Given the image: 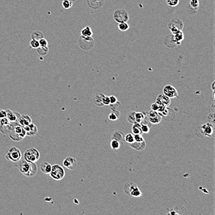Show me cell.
Masks as SVG:
<instances>
[{
	"mask_svg": "<svg viewBox=\"0 0 215 215\" xmlns=\"http://www.w3.org/2000/svg\"><path fill=\"white\" fill-rule=\"evenodd\" d=\"M14 165L19 171L27 177H34L37 173V165L35 162H30L22 159L14 162Z\"/></svg>",
	"mask_w": 215,
	"mask_h": 215,
	"instance_id": "1",
	"label": "cell"
},
{
	"mask_svg": "<svg viewBox=\"0 0 215 215\" xmlns=\"http://www.w3.org/2000/svg\"><path fill=\"white\" fill-rule=\"evenodd\" d=\"M8 135L12 140L19 141L25 138L26 136V132L24 127H22L17 122L13 123V128L8 133Z\"/></svg>",
	"mask_w": 215,
	"mask_h": 215,
	"instance_id": "2",
	"label": "cell"
},
{
	"mask_svg": "<svg viewBox=\"0 0 215 215\" xmlns=\"http://www.w3.org/2000/svg\"><path fill=\"white\" fill-rule=\"evenodd\" d=\"M49 174L53 179L60 180L65 176V171L59 164H54L52 167V170Z\"/></svg>",
	"mask_w": 215,
	"mask_h": 215,
	"instance_id": "3",
	"label": "cell"
},
{
	"mask_svg": "<svg viewBox=\"0 0 215 215\" xmlns=\"http://www.w3.org/2000/svg\"><path fill=\"white\" fill-rule=\"evenodd\" d=\"M79 44L83 50L88 51L92 49L95 46V40L92 37L81 36L79 39Z\"/></svg>",
	"mask_w": 215,
	"mask_h": 215,
	"instance_id": "4",
	"label": "cell"
},
{
	"mask_svg": "<svg viewBox=\"0 0 215 215\" xmlns=\"http://www.w3.org/2000/svg\"><path fill=\"white\" fill-rule=\"evenodd\" d=\"M22 157L21 151L16 147H11L6 151V158L11 162H17L22 159Z\"/></svg>",
	"mask_w": 215,
	"mask_h": 215,
	"instance_id": "5",
	"label": "cell"
},
{
	"mask_svg": "<svg viewBox=\"0 0 215 215\" xmlns=\"http://www.w3.org/2000/svg\"><path fill=\"white\" fill-rule=\"evenodd\" d=\"M168 28L174 35L177 32L182 31L184 28V23L179 18H173L168 23Z\"/></svg>",
	"mask_w": 215,
	"mask_h": 215,
	"instance_id": "6",
	"label": "cell"
},
{
	"mask_svg": "<svg viewBox=\"0 0 215 215\" xmlns=\"http://www.w3.org/2000/svg\"><path fill=\"white\" fill-rule=\"evenodd\" d=\"M40 157V154L39 151L34 148H31L25 151L24 154H23L24 159L30 162H36L37 161H38Z\"/></svg>",
	"mask_w": 215,
	"mask_h": 215,
	"instance_id": "7",
	"label": "cell"
},
{
	"mask_svg": "<svg viewBox=\"0 0 215 215\" xmlns=\"http://www.w3.org/2000/svg\"><path fill=\"white\" fill-rule=\"evenodd\" d=\"M113 19L117 23L127 22L129 19V14L127 11L123 9H118L114 11Z\"/></svg>",
	"mask_w": 215,
	"mask_h": 215,
	"instance_id": "8",
	"label": "cell"
},
{
	"mask_svg": "<svg viewBox=\"0 0 215 215\" xmlns=\"http://www.w3.org/2000/svg\"><path fill=\"white\" fill-rule=\"evenodd\" d=\"M163 94L171 98L178 97V92L176 89L172 85H166L163 88Z\"/></svg>",
	"mask_w": 215,
	"mask_h": 215,
	"instance_id": "9",
	"label": "cell"
},
{
	"mask_svg": "<svg viewBox=\"0 0 215 215\" xmlns=\"http://www.w3.org/2000/svg\"><path fill=\"white\" fill-rule=\"evenodd\" d=\"M63 164L66 168L69 170H73L77 165V161L74 158L69 156L64 159Z\"/></svg>",
	"mask_w": 215,
	"mask_h": 215,
	"instance_id": "10",
	"label": "cell"
},
{
	"mask_svg": "<svg viewBox=\"0 0 215 215\" xmlns=\"http://www.w3.org/2000/svg\"><path fill=\"white\" fill-rule=\"evenodd\" d=\"M88 6L95 10L101 9L104 5V0H87Z\"/></svg>",
	"mask_w": 215,
	"mask_h": 215,
	"instance_id": "11",
	"label": "cell"
},
{
	"mask_svg": "<svg viewBox=\"0 0 215 215\" xmlns=\"http://www.w3.org/2000/svg\"><path fill=\"white\" fill-rule=\"evenodd\" d=\"M17 122L22 127H25L32 123V119L28 115H20Z\"/></svg>",
	"mask_w": 215,
	"mask_h": 215,
	"instance_id": "12",
	"label": "cell"
},
{
	"mask_svg": "<svg viewBox=\"0 0 215 215\" xmlns=\"http://www.w3.org/2000/svg\"><path fill=\"white\" fill-rule=\"evenodd\" d=\"M129 146L136 151H140L144 150L146 147V141H143L141 142H137V141H134L132 143L129 144Z\"/></svg>",
	"mask_w": 215,
	"mask_h": 215,
	"instance_id": "13",
	"label": "cell"
},
{
	"mask_svg": "<svg viewBox=\"0 0 215 215\" xmlns=\"http://www.w3.org/2000/svg\"><path fill=\"white\" fill-rule=\"evenodd\" d=\"M24 128H25V130L26 132V135H27V136H33L37 135L38 133L37 127L33 123H31L29 125L25 127Z\"/></svg>",
	"mask_w": 215,
	"mask_h": 215,
	"instance_id": "14",
	"label": "cell"
},
{
	"mask_svg": "<svg viewBox=\"0 0 215 215\" xmlns=\"http://www.w3.org/2000/svg\"><path fill=\"white\" fill-rule=\"evenodd\" d=\"M6 110L7 113L6 117L9 120V121L12 123L17 122L20 114L18 112H14L10 109H6Z\"/></svg>",
	"mask_w": 215,
	"mask_h": 215,
	"instance_id": "15",
	"label": "cell"
},
{
	"mask_svg": "<svg viewBox=\"0 0 215 215\" xmlns=\"http://www.w3.org/2000/svg\"><path fill=\"white\" fill-rule=\"evenodd\" d=\"M205 136L211 137L213 133V125L210 123H207L204 125H201Z\"/></svg>",
	"mask_w": 215,
	"mask_h": 215,
	"instance_id": "16",
	"label": "cell"
},
{
	"mask_svg": "<svg viewBox=\"0 0 215 215\" xmlns=\"http://www.w3.org/2000/svg\"><path fill=\"white\" fill-rule=\"evenodd\" d=\"M137 187H138L136 183H135L134 182H129L127 183L124 185V193L127 195L131 196V193L132 192V191L136 188Z\"/></svg>",
	"mask_w": 215,
	"mask_h": 215,
	"instance_id": "17",
	"label": "cell"
},
{
	"mask_svg": "<svg viewBox=\"0 0 215 215\" xmlns=\"http://www.w3.org/2000/svg\"><path fill=\"white\" fill-rule=\"evenodd\" d=\"M156 101L163 104L165 107H168L171 104V99L164 94H159L157 97Z\"/></svg>",
	"mask_w": 215,
	"mask_h": 215,
	"instance_id": "18",
	"label": "cell"
},
{
	"mask_svg": "<svg viewBox=\"0 0 215 215\" xmlns=\"http://www.w3.org/2000/svg\"><path fill=\"white\" fill-rule=\"evenodd\" d=\"M111 139H116L120 142L121 144V143H123L124 141V135L121 131H116L113 134Z\"/></svg>",
	"mask_w": 215,
	"mask_h": 215,
	"instance_id": "19",
	"label": "cell"
},
{
	"mask_svg": "<svg viewBox=\"0 0 215 215\" xmlns=\"http://www.w3.org/2000/svg\"><path fill=\"white\" fill-rule=\"evenodd\" d=\"M52 165L49 162H44L40 165V170L46 174H49L52 170Z\"/></svg>",
	"mask_w": 215,
	"mask_h": 215,
	"instance_id": "20",
	"label": "cell"
},
{
	"mask_svg": "<svg viewBox=\"0 0 215 215\" xmlns=\"http://www.w3.org/2000/svg\"><path fill=\"white\" fill-rule=\"evenodd\" d=\"M103 95H104V94H95V97L93 98L94 104L99 107H103L104 106L102 102V98L103 97Z\"/></svg>",
	"mask_w": 215,
	"mask_h": 215,
	"instance_id": "21",
	"label": "cell"
},
{
	"mask_svg": "<svg viewBox=\"0 0 215 215\" xmlns=\"http://www.w3.org/2000/svg\"><path fill=\"white\" fill-rule=\"evenodd\" d=\"M13 123L10 122L9 124L6 125H0V132L5 135L8 134L13 128Z\"/></svg>",
	"mask_w": 215,
	"mask_h": 215,
	"instance_id": "22",
	"label": "cell"
},
{
	"mask_svg": "<svg viewBox=\"0 0 215 215\" xmlns=\"http://www.w3.org/2000/svg\"><path fill=\"white\" fill-rule=\"evenodd\" d=\"M173 35H174V39L177 45H180L181 43V42L184 39V34L182 32V31L177 32L176 34H174Z\"/></svg>",
	"mask_w": 215,
	"mask_h": 215,
	"instance_id": "23",
	"label": "cell"
},
{
	"mask_svg": "<svg viewBox=\"0 0 215 215\" xmlns=\"http://www.w3.org/2000/svg\"><path fill=\"white\" fill-rule=\"evenodd\" d=\"M132 130L134 135H142L143 133L141 128V125L139 123L134 124Z\"/></svg>",
	"mask_w": 215,
	"mask_h": 215,
	"instance_id": "24",
	"label": "cell"
},
{
	"mask_svg": "<svg viewBox=\"0 0 215 215\" xmlns=\"http://www.w3.org/2000/svg\"><path fill=\"white\" fill-rule=\"evenodd\" d=\"M81 35L84 37H91L93 35V32L89 26H87L82 29L81 32Z\"/></svg>",
	"mask_w": 215,
	"mask_h": 215,
	"instance_id": "25",
	"label": "cell"
},
{
	"mask_svg": "<svg viewBox=\"0 0 215 215\" xmlns=\"http://www.w3.org/2000/svg\"><path fill=\"white\" fill-rule=\"evenodd\" d=\"M135 116L136 123L141 124L142 121L145 119L146 117V114L143 112H135Z\"/></svg>",
	"mask_w": 215,
	"mask_h": 215,
	"instance_id": "26",
	"label": "cell"
},
{
	"mask_svg": "<svg viewBox=\"0 0 215 215\" xmlns=\"http://www.w3.org/2000/svg\"><path fill=\"white\" fill-rule=\"evenodd\" d=\"M37 53L40 55V56H45L49 52V49L48 47H43V46H39L37 49Z\"/></svg>",
	"mask_w": 215,
	"mask_h": 215,
	"instance_id": "27",
	"label": "cell"
},
{
	"mask_svg": "<svg viewBox=\"0 0 215 215\" xmlns=\"http://www.w3.org/2000/svg\"><path fill=\"white\" fill-rule=\"evenodd\" d=\"M110 145L111 148L115 151L118 150L121 148V143L116 139H111Z\"/></svg>",
	"mask_w": 215,
	"mask_h": 215,
	"instance_id": "28",
	"label": "cell"
},
{
	"mask_svg": "<svg viewBox=\"0 0 215 215\" xmlns=\"http://www.w3.org/2000/svg\"><path fill=\"white\" fill-rule=\"evenodd\" d=\"M31 37L32 39H35L37 40H40L41 39L44 38L43 37V34L38 31H34L32 34H31Z\"/></svg>",
	"mask_w": 215,
	"mask_h": 215,
	"instance_id": "29",
	"label": "cell"
},
{
	"mask_svg": "<svg viewBox=\"0 0 215 215\" xmlns=\"http://www.w3.org/2000/svg\"><path fill=\"white\" fill-rule=\"evenodd\" d=\"M129 28H130V26L127 22L119 23V24H118V29L123 32H125V31H127L129 29Z\"/></svg>",
	"mask_w": 215,
	"mask_h": 215,
	"instance_id": "30",
	"label": "cell"
},
{
	"mask_svg": "<svg viewBox=\"0 0 215 215\" xmlns=\"http://www.w3.org/2000/svg\"><path fill=\"white\" fill-rule=\"evenodd\" d=\"M162 119V116L161 115V114H159L158 116L154 117V118H148L149 121L150 122V124H158L161 122Z\"/></svg>",
	"mask_w": 215,
	"mask_h": 215,
	"instance_id": "31",
	"label": "cell"
},
{
	"mask_svg": "<svg viewBox=\"0 0 215 215\" xmlns=\"http://www.w3.org/2000/svg\"><path fill=\"white\" fill-rule=\"evenodd\" d=\"M135 113V112H131L128 113V115L127 116V119L129 123H131L133 124L136 123Z\"/></svg>",
	"mask_w": 215,
	"mask_h": 215,
	"instance_id": "32",
	"label": "cell"
},
{
	"mask_svg": "<svg viewBox=\"0 0 215 215\" xmlns=\"http://www.w3.org/2000/svg\"><path fill=\"white\" fill-rule=\"evenodd\" d=\"M124 141L128 143L129 144L132 143L135 141L134 135L133 133H128L126 135H124Z\"/></svg>",
	"mask_w": 215,
	"mask_h": 215,
	"instance_id": "33",
	"label": "cell"
},
{
	"mask_svg": "<svg viewBox=\"0 0 215 215\" xmlns=\"http://www.w3.org/2000/svg\"><path fill=\"white\" fill-rule=\"evenodd\" d=\"M73 2H72V0H63L62 2V5L63 6V8L66 9H70V8H72L73 6Z\"/></svg>",
	"mask_w": 215,
	"mask_h": 215,
	"instance_id": "34",
	"label": "cell"
},
{
	"mask_svg": "<svg viewBox=\"0 0 215 215\" xmlns=\"http://www.w3.org/2000/svg\"><path fill=\"white\" fill-rule=\"evenodd\" d=\"M142 193L141 192L140 190L139 189L138 187H137L132 191V192L131 194V196L133 197H140L142 196Z\"/></svg>",
	"mask_w": 215,
	"mask_h": 215,
	"instance_id": "35",
	"label": "cell"
},
{
	"mask_svg": "<svg viewBox=\"0 0 215 215\" xmlns=\"http://www.w3.org/2000/svg\"><path fill=\"white\" fill-rule=\"evenodd\" d=\"M141 128H142V131L143 133H149L150 130V125L145 124H143L141 123Z\"/></svg>",
	"mask_w": 215,
	"mask_h": 215,
	"instance_id": "36",
	"label": "cell"
},
{
	"mask_svg": "<svg viewBox=\"0 0 215 215\" xmlns=\"http://www.w3.org/2000/svg\"><path fill=\"white\" fill-rule=\"evenodd\" d=\"M166 2L169 6L175 7L179 3V0H166Z\"/></svg>",
	"mask_w": 215,
	"mask_h": 215,
	"instance_id": "37",
	"label": "cell"
},
{
	"mask_svg": "<svg viewBox=\"0 0 215 215\" xmlns=\"http://www.w3.org/2000/svg\"><path fill=\"white\" fill-rule=\"evenodd\" d=\"M199 5H200V3H199V0H191L190 3H189L190 6H191L193 8H195V9H198Z\"/></svg>",
	"mask_w": 215,
	"mask_h": 215,
	"instance_id": "38",
	"label": "cell"
},
{
	"mask_svg": "<svg viewBox=\"0 0 215 215\" xmlns=\"http://www.w3.org/2000/svg\"><path fill=\"white\" fill-rule=\"evenodd\" d=\"M30 45L33 49H37L40 46V43H39V41L35 40V39H32L30 42Z\"/></svg>",
	"mask_w": 215,
	"mask_h": 215,
	"instance_id": "39",
	"label": "cell"
},
{
	"mask_svg": "<svg viewBox=\"0 0 215 215\" xmlns=\"http://www.w3.org/2000/svg\"><path fill=\"white\" fill-rule=\"evenodd\" d=\"M102 102L104 106H109L110 105V100L108 96H106V95H103V97L102 98Z\"/></svg>",
	"mask_w": 215,
	"mask_h": 215,
	"instance_id": "40",
	"label": "cell"
},
{
	"mask_svg": "<svg viewBox=\"0 0 215 215\" xmlns=\"http://www.w3.org/2000/svg\"><path fill=\"white\" fill-rule=\"evenodd\" d=\"M119 117V115H117L116 113H115V112L113 111L112 113H111L109 116H108V118L110 120H112V121H115L116 120H117V118Z\"/></svg>",
	"mask_w": 215,
	"mask_h": 215,
	"instance_id": "41",
	"label": "cell"
},
{
	"mask_svg": "<svg viewBox=\"0 0 215 215\" xmlns=\"http://www.w3.org/2000/svg\"><path fill=\"white\" fill-rule=\"evenodd\" d=\"M159 102L158 101H156V102L155 103H153L151 105V110L158 112V110L159 109Z\"/></svg>",
	"mask_w": 215,
	"mask_h": 215,
	"instance_id": "42",
	"label": "cell"
},
{
	"mask_svg": "<svg viewBox=\"0 0 215 215\" xmlns=\"http://www.w3.org/2000/svg\"><path fill=\"white\" fill-rule=\"evenodd\" d=\"M39 43H40V46L43 47H46L48 46V41L44 38H42L39 40Z\"/></svg>",
	"mask_w": 215,
	"mask_h": 215,
	"instance_id": "43",
	"label": "cell"
},
{
	"mask_svg": "<svg viewBox=\"0 0 215 215\" xmlns=\"http://www.w3.org/2000/svg\"><path fill=\"white\" fill-rule=\"evenodd\" d=\"M208 120L209 121V123L213 124L214 125V114L213 112L211 113L208 117Z\"/></svg>",
	"mask_w": 215,
	"mask_h": 215,
	"instance_id": "44",
	"label": "cell"
},
{
	"mask_svg": "<svg viewBox=\"0 0 215 215\" xmlns=\"http://www.w3.org/2000/svg\"><path fill=\"white\" fill-rule=\"evenodd\" d=\"M10 123L7 117L3 118L2 119H0V125H6Z\"/></svg>",
	"mask_w": 215,
	"mask_h": 215,
	"instance_id": "45",
	"label": "cell"
},
{
	"mask_svg": "<svg viewBox=\"0 0 215 215\" xmlns=\"http://www.w3.org/2000/svg\"><path fill=\"white\" fill-rule=\"evenodd\" d=\"M134 139L135 141H137V142H141L143 141H145L144 138L142 137V135H134Z\"/></svg>",
	"mask_w": 215,
	"mask_h": 215,
	"instance_id": "46",
	"label": "cell"
},
{
	"mask_svg": "<svg viewBox=\"0 0 215 215\" xmlns=\"http://www.w3.org/2000/svg\"><path fill=\"white\" fill-rule=\"evenodd\" d=\"M6 116H7L6 110L3 109H0V119L5 118L6 117Z\"/></svg>",
	"mask_w": 215,
	"mask_h": 215,
	"instance_id": "47",
	"label": "cell"
},
{
	"mask_svg": "<svg viewBox=\"0 0 215 215\" xmlns=\"http://www.w3.org/2000/svg\"><path fill=\"white\" fill-rule=\"evenodd\" d=\"M109 98L110 104H114L117 102V99L114 96V95H111Z\"/></svg>",
	"mask_w": 215,
	"mask_h": 215,
	"instance_id": "48",
	"label": "cell"
},
{
	"mask_svg": "<svg viewBox=\"0 0 215 215\" xmlns=\"http://www.w3.org/2000/svg\"><path fill=\"white\" fill-rule=\"evenodd\" d=\"M161 114V115L162 116H164V117H166V116H168V115L169 114V110L167 109L166 107H165V109L161 112L159 113Z\"/></svg>",
	"mask_w": 215,
	"mask_h": 215,
	"instance_id": "49",
	"label": "cell"
},
{
	"mask_svg": "<svg viewBox=\"0 0 215 215\" xmlns=\"http://www.w3.org/2000/svg\"><path fill=\"white\" fill-rule=\"evenodd\" d=\"M214 82L213 83V84H212V88H213V91H214Z\"/></svg>",
	"mask_w": 215,
	"mask_h": 215,
	"instance_id": "50",
	"label": "cell"
}]
</instances>
